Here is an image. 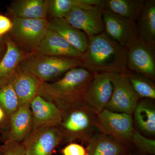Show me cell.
<instances>
[{
  "label": "cell",
  "instance_id": "obj_34",
  "mask_svg": "<svg viewBox=\"0 0 155 155\" xmlns=\"http://www.w3.org/2000/svg\"><path fill=\"white\" fill-rule=\"evenodd\" d=\"M4 152V146H0V155H3Z\"/></svg>",
  "mask_w": 155,
  "mask_h": 155
},
{
  "label": "cell",
  "instance_id": "obj_6",
  "mask_svg": "<svg viewBox=\"0 0 155 155\" xmlns=\"http://www.w3.org/2000/svg\"><path fill=\"white\" fill-rule=\"evenodd\" d=\"M96 126L100 133L130 146L134 130L131 115L105 109L97 115Z\"/></svg>",
  "mask_w": 155,
  "mask_h": 155
},
{
  "label": "cell",
  "instance_id": "obj_18",
  "mask_svg": "<svg viewBox=\"0 0 155 155\" xmlns=\"http://www.w3.org/2000/svg\"><path fill=\"white\" fill-rule=\"evenodd\" d=\"M10 120L8 140L23 142L32 131L33 117L30 104L19 107Z\"/></svg>",
  "mask_w": 155,
  "mask_h": 155
},
{
  "label": "cell",
  "instance_id": "obj_25",
  "mask_svg": "<svg viewBox=\"0 0 155 155\" xmlns=\"http://www.w3.org/2000/svg\"><path fill=\"white\" fill-rule=\"evenodd\" d=\"M131 85L140 98L154 100V81L145 75L128 71L126 72Z\"/></svg>",
  "mask_w": 155,
  "mask_h": 155
},
{
  "label": "cell",
  "instance_id": "obj_10",
  "mask_svg": "<svg viewBox=\"0 0 155 155\" xmlns=\"http://www.w3.org/2000/svg\"><path fill=\"white\" fill-rule=\"evenodd\" d=\"M103 19L106 34L126 50L138 37L136 22L104 9Z\"/></svg>",
  "mask_w": 155,
  "mask_h": 155
},
{
  "label": "cell",
  "instance_id": "obj_15",
  "mask_svg": "<svg viewBox=\"0 0 155 155\" xmlns=\"http://www.w3.org/2000/svg\"><path fill=\"white\" fill-rule=\"evenodd\" d=\"M7 43V52L0 62V87L8 84L16 75L19 64L32 53L22 51L11 40L8 34L4 36Z\"/></svg>",
  "mask_w": 155,
  "mask_h": 155
},
{
  "label": "cell",
  "instance_id": "obj_4",
  "mask_svg": "<svg viewBox=\"0 0 155 155\" xmlns=\"http://www.w3.org/2000/svg\"><path fill=\"white\" fill-rule=\"evenodd\" d=\"M81 61L75 58L38 54L35 53L20 63L19 69L48 82L55 79L70 69L81 67Z\"/></svg>",
  "mask_w": 155,
  "mask_h": 155
},
{
  "label": "cell",
  "instance_id": "obj_12",
  "mask_svg": "<svg viewBox=\"0 0 155 155\" xmlns=\"http://www.w3.org/2000/svg\"><path fill=\"white\" fill-rule=\"evenodd\" d=\"M62 141L63 136L57 126L31 131L22 143L29 155H52Z\"/></svg>",
  "mask_w": 155,
  "mask_h": 155
},
{
  "label": "cell",
  "instance_id": "obj_11",
  "mask_svg": "<svg viewBox=\"0 0 155 155\" xmlns=\"http://www.w3.org/2000/svg\"><path fill=\"white\" fill-rule=\"evenodd\" d=\"M127 68L155 79V48L137 38L127 50Z\"/></svg>",
  "mask_w": 155,
  "mask_h": 155
},
{
  "label": "cell",
  "instance_id": "obj_27",
  "mask_svg": "<svg viewBox=\"0 0 155 155\" xmlns=\"http://www.w3.org/2000/svg\"><path fill=\"white\" fill-rule=\"evenodd\" d=\"M131 142L136 147L139 151L148 154H155V140L147 138L138 131L134 130Z\"/></svg>",
  "mask_w": 155,
  "mask_h": 155
},
{
  "label": "cell",
  "instance_id": "obj_1",
  "mask_svg": "<svg viewBox=\"0 0 155 155\" xmlns=\"http://www.w3.org/2000/svg\"><path fill=\"white\" fill-rule=\"evenodd\" d=\"M93 75L83 67H75L54 82H42L39 95L63 112L83 104Z\"/></svg>",
  "mask_w": 155,
  "mask_h": 155
},
{
  "label": "cell",
  "instance_id": "obj_7",
  "mask_svg": "<svg viewBox=\"0 0 155 155\" xmlns=\"http://www.w3.org/2000/svg\"><path fill=\"white\" fill-rule=\"evenodd\" d=\"M113 94L105 109L132 116L140 97L131 85L125 72L112 73Z\"/></svg>",
  "mask_w": 155,
  "mask_h": 155
},
{
  "label": "cell",
  "instance_id": "obj_17",
  "mask_svg": "<svg viewBox=\"0 0 155 155\" xmlns=\"http://www.w3.org/2000/svg\"><path fill=\"white\" fill-rule=\"evenodd\" d=\"M86 155H130L128 145L104 134L97 133L88 142Z\"/></svg>",
  "mask_w": 155,
  "mask_h": 155
},
{
  "label": "cell",
  "instance_id": "obj_28",
  "mask_svg": "<svg viewBox=\"0 0 155 155\" xmlns=\"http://www.w3.org/2000/svg\"><path fill=\"white\" fill-rule=\"evenodd\" d=\"M4 147V152L3 155H24L25 153V147L22 143L8 140Z\"/></svg>",
  "mask_w": 155,
  "mask_h": 155
},
{
  "label": "cell",
  "instance_id": "obj_16",
  "mask_svg": "<svg viewBox=\"0 0 155 155\" xmlns=\"http://www.w3.org/2000/svg\"><path fill=\"white\" fill-rule=\"evenodd\" d=\"M41 82L30 73L18 69L10 84L17 94L19 107L30 104L39 95Z\"/></svg>",
  "mask_w": 155,
  "mask_h": 155
},
{
  "label": "cell",
  "instance_id": "obj_29",
  "mask_svg": "<svg viewBox=\"0 0 155 155\" xmlns=\"http://www.w3.org/2000/svg\"><path fill=\"white\" fill-rule=\"evenodd\" d=\"M63 155H86V149L81 145L71 143L62 150Z\"/></svg>",
  "mask_w": 155,
  "mask_h": 155
},
{
  "label": "cell",
  "instance_id": "obj_26",
  "mask_svg": "<svg viewBox=\"0 0 155 155\" xmlns=\"http://www.w3.org/2000/svg\"><path fill=\"white\" fill-rule=\"evenodd\" d=\"M0 106L9 118L19 108L17 94L10 83L0 87Z\"/></svg>",
  "mask_w": 155,
  "mask_h": 155
},
{
  "label": "cell",
  "instance_id": "obj_9",
  "mask_svg": "<svg viewBox=\"0 0 155 155\" xmlns=\"http://www.w3.org/2000/svg\"><path fill=\"white\" fill-rule=\"evenodd\" d=\"M112 73H94L92 79L84 96L83 104L95 114L105 109L113 94Z\"/></svg>",
  "mask_w": 155,
  "mask_h": 155
},
{
  "label": "cell",
  "instance_id": "obj_21",
  "mask_svg": "<svg viewBox=\"0 0 155 155\" xmlns=\"http://www.w3.org/2000/svg\"><path fill=\"white\" fill-rule=\"evenodd\" d=\"M145 0H104V9L136 22L144 10Z\"/></svg>",
  "mask_w": 155,
  "mask_h": 155
},
{
  "label": "cell",
  "instance_id": "obj_3",
  "mask_svg": "<svg viewBox=\"0 0 155 155\" xmlns=\"http://www.w3.org/2000/svg\"><path fill=\"white\" fill-rule=\"evenodd\" d=\"M96 114L82 104L63 112L58 126L63 136V142H88L97 133Z\"/></svg>",
  "mask_w": 155,
  "mask_h": 155
},
{
  "label": "cell",
  "instance_id": "obj_14",
  "mask_svg": "<svg viewBox=\"0 0 155 155\" xmlns=\"http://www.w3.org/2000/svg\"><path fill=\"white\" fill-rule=\"evenodd\" d=\"M35 53L38 54L75 58L81 60L83 54L70 45L61 35L48 29Z\"/></svg>",
  "mask_w": 155,
  "mask_h": 155
},
{
  "label": "cell",
  "instance_id": "obj_23",
  "mask_svg": "<svg viewBox=\"0 0 155 155\" xmlns=\"http://www.w3.org/2000/svg\"><path fill=\"white\" fill-rule=\"evenodd\" d=\"M139 128L148 135L155 134V108L153 100L145 99L138 102L134 112Z\"/></svg>",
  "mask_w": 155,
  "mask_h": 155
},
{
  "label": "cell",
  "instance_id": "obj_22",
  "mask_svg": "<svg viewBox=\"0 0 155 155\" xmlns=\"http://www.w3.org/2000/svg\"><path fill=\"white\" fill-rule=\"evenodd\" d=\"M136 24L138 37L155 48V0H145L144 10Z\"/></svg>",
  "mask_w": 155,
  "mask_h": 155
},
{
  "label": "cell",
  "instance_id": "obj_33",
  "mask_svg": "<svg viewBox=\"0 0 155 155\" xmlns=\"http://www.w3.org/2000/svg\"><path fill=\"white\" fill-rule=\"evenodd\" d=\"M130 155H152L140 152L139 151L137 152L133 153L132 152V150H131V152H130Z\"/></svg>",
  "mask_w": 155,
  "mask_h": 155
},
{
  "label": "cell",
  "instance_id": "obj_2",
  "mask_svg": "<svg viewBox=\"0 0 155 155\" xmlns=\"http://www.w3.org/2000/svg\"><path fill=\"white\" fill-rule=\"evenodd\" d=\"M87 48L81 67L93 73L127 72V50L112 39L105 32L87 37Z\"/></svg>",
  "mask_w": 155,
  "mask_h": 155
},
{
  "label": "cell",
  "instance_id": "obj_32",
  "mask_svg": "<svg viewBox=\"0 0 155 155\" xmlns=\"http://www.w3.org/2000/svg\"><path fill=\"white\" fill-rule=\"evenodd\" d=\"M5 116V114L2 108L0 106V122L4 119Z\"/></svg>",
  "mask_w": 155,
  "mask_h": 155
},
{
  "label": "cell",
  "instance_id": "obj_30",
  "mask_svg": "<svg viewBox=\"0 0 155 155\" xmlns=\"http://www.w3.org/2000/svg\"><path fill=\"white\" fill-rule=\"evenodd\" d=\"M13 25L12 19L10 17L0 14V37H3L8 34Z\"/></svg>",
  "mask_w": 155,
  "mask_h": 155
},
{
  "label": "cell",
  "instance_id": "obj_20",
  "mask_svg": "<svg viewBox=\"0 0 155 155\" xmlns=\"http://www.w3.org/2000/svg\"><path fill=\"white\" fill-rule=\"evenodd\" d=\"M48 29L61 35L80 52L84 54L86 51L88 43L86 35L73 27L64 18L50 19Z\"/></svg>",
  "mask_w": 155,
  "mask_h": 155
},
{
  "label": "cell",
  "instance_id": "obj_35",
  "mask_svg": "<svg viewBox=\"0 0 155 155\" xmlns=\"http://www.w3.org/2000/svg\"><path fill=\"white\" fill-rule=\"evenodd\" d=\"M24 155H29L28 154V153H27V152H25V154H24Z\"/></svg>",
  "mask_w": 155,
  "mask_h": 155
},
{
  "label": "cell",
  "instance_id": "obj_8",
  "mask_svg": "<svg viewBox=\"0 0 155 155\" xmlns=\"http://www.w3.org/2000/svg\"><path fill=\"white\" fill-rule=\"evenodd\" d=\"M103 5L87 8L75 6L64 19L75 28L84 32L87 37L96 35L105 31L103 13Z\"/></svg>",
  "mask_w": 155,
  "mask_h": 155
},
{
  "label": "cell",
  "instance_id": "obj_19",
  "mask_svg": "<svg viewBox=\"0 0 155 155\" xmlns=\"http://www.w3.org/2000/svg\"><path fill=\"white\" fill-rule=\"evenodd\" d=\"M48 0H16L8 8L10 18L47 19Z\"/></svg>",
  "mask_w": 155,
  "mask_h": 155
},
{
  "label": "cell",
  "instance_id": "obj_31",
  "mask_svg": "<svg viewBox=\"0 0 155 155\" xmlns=\"http://www.w3.org/2000/svg\"><path fill=\"white\" fill-rule=\"evenodd\" d=\"M7 48L8 47L5 38L0 37V62L5 55Z\"/></svg>",
  "mask_w": 155,
  "mask_h": 155
},
{
  "label": "cell",
  "instance_id": "obj_13",
  "mask_svg": "<svg viewBox=\"0 0 155 155\" xmlns=\"http://www.w3.org/2000/svg\"><path fill=\"white\" fill-rule=\"evenodd\" d=\"M33 117L32 131L46 128L57 127L61 123L63 112L53 103L37 96L30 104Z\"/></svg>",
  "mask_w": 155,
  "mask_h": 155
},
{
  "label": "cell",
  "instance_id": "obj_5",
  "mask_svg": "<svg viewBox=\"0 0 155 155\" xmlns=\"http://www.w3.org/2000/svg\"><path fill=\"white\" fill-rule=\"evenodd\" d=\"M11 19L13 28L8 35L11 40L22 51L35 52L48 29L49 20L18 17Z\"/></svg>",
  "mask_w": 155,
  "mask_h": 155
},
{
  "label": "cell",
  "instance_id": "obj_24",
  "mask_svg": "<svg viewBox=\"0 0 155 155\" xmlns=\"http://www.w3.org/2000/svg\"><path fill=\"white\" fill-rule=\"evenodd\" d=\"M103 5L104 0H48V15L49 14L51 19L64 18L75 6L87 8Z\"/></svg>",
  "mask_w": 155,
  "mask_h": 155
}]
</instances>
